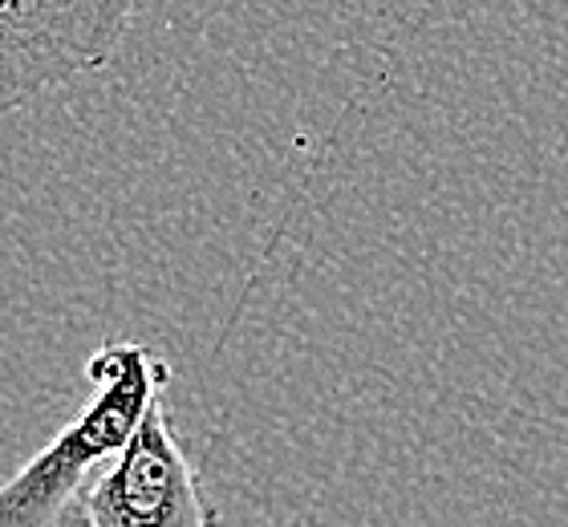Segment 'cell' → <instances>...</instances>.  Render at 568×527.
<instances>
[{
	"mask_svg": "<svg viewBox=\"0 0 568 527\" xmlns=\"http://www.w3.org/2000/svg\"><path fill=\"white\" fill-rule=\"evenodd\" d=\"M90 402L9 483H0V527H53L70 499H82L90 470L119 458L142 418L163 402L166 365L146 345L114 341L90 357Z\"/></svg>",
	"mask_w": 568,
	"mask_h": 527,
	"instance_id": "1",
	"label": "cell"
},
{
	"mask_svg": "<svg viewBox=\"0 0 568 527\" xmlns=\"http://www.w3.org/2000/svg\"><path fill=\"white\" fill-rule=\"evenodd\" d=\"M131 4L82 0V4H41L4 0L0 4V114L21 110L58 85L102 70L122 45Z\"/></svg>",
	"mask_w": 568,
	"mask_h": 527,
	"instance_id": "2",
	"label": "cell"
},
{
	"mask_svg": "<svg viewBox=\"0 0 568 527\" xmlns=\"http://www.w3.org/2000/svg\"><path fill=\"white\" fill-rule=\"evenodd\" d=\"M85 527H220V511L175 443L163 402L142 418L114 467L85 483Z\"/></svg>",
	"mask_w": 568,
	"mask_h": 527,
	"instance_id": "3",
	"label": "cell"
}]
</instances>
